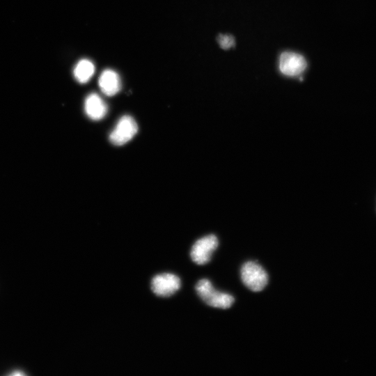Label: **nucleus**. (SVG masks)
Returning <instances> with one entry per match:
<instances>
[{"mask_svg": "<svg viewBox=\"0 0 376 376\" xmlns=\"http://www.w3.org/2000/svg\"><path fill=\"white\" fill-rule=\"evenodd\" d=\"M196 290L200 298L207 305L219 308H228L234 302V297L228 294L216 290L207 279L200 280Z\"/></svg>", "mask_w": 376, "mask_h": 376, "instance_id": "nucleus-1", "label": "nucleus"}, {"mask_svg": "<svg viewBox=\"0 0 376 376\" xmlns=\"http://www.w3.org/2000/svg\"><path fill=\"white\" fill-rule=\"evenodd\" d=\"M241 279L244 284L253 292L263 290L267 284L268 276L265 270L253 261L245 263L241 268Z\"/></svg>", "mask_w": 376, "mask_h": 376, "instance_id": "nucleus-2", "label": "nucleus"}, {"mask_svg": "<svg viewBox=\"0 0 376 376\" xmlns=\"http://www.w3.org/2000/svg\"><path fill=\"white\" fill-rule=\"evenodd\" d=\"M138 126L130 116H122L109 134L111 143L115 146H122L130 141L137 133Z\"/></svg>", "mask_w": 376, "mask_h": 376, "instance_id": "nucleus-3", "label": "nucleus"}, {"mask_svg": "<svg viewBox=\"0 0 376 376\" xmlns=\"http://www.w3.org/2000/svg\"><path fill=\"white\" fill-rule=\"evenodd\" d=\"M218 246V240L214 235H209L198 240L192 246L190 256L191 260L198 265L208 263L212 253Z\"/></svg>", "mask_w": 376, "mask_h": 376, "instance_id": "nucleus-4", "label": "nucleus"}, {"mask_svg": "<svg viewBox=\"0 0 376 376\" xmlns=\"http://www.w3.org/2000/svg\"><path fill=\"white\" fill-rule=\"evenodd\" d=\"M180 279L175 274L163 273L152 278L151 289L159 297L171 296L180 288Z\"/></svg>", "mask_w": 376, "mask_h": 376, "instance_id": "nucleus-5", "label": "nucleus"}, {"mask_svg": "<svg viewBox=\"0 0 376 376\" xmlns=\"http://www.w3.org/2000/svg\"><path fill=\"white\" fill-rule=\"evenodd\" d=\"M306 65L304 57L299 54L285 52L280 56L279 70L284 75H299L305 70Z\"/></svg>", "mask_w": 376, "mask_h": 376, "instance_id": "nucleus-6", "label": "nucleus"}, {"mask_svg": "<svg viewBox=\"0 0 376 376\" xmlns=\"http://www.w3.org/2000/svg\"><path fill=\"white\" fill-rule=\"evenodd\" d=\"M84 110L91 120H99L106 116L108 107L99 95L92 93L85 99Z\"/></svg>", "mask_w": 376, "mask_h": 376, "instance_id": "nucleus-7", "label": "nucleus"}, {"mask_svg": "<svg viewBox=\"0 0 376 376\" xmlns=\"http://www.w3.org/2000/svg\"><path fill=\"white\" fill-rule=\"evenodd\" d=\"M101 91L107 96H113L118 93L121 88L119 75L113 70H104L98 79Z\"/></svg>", "mask_w": 376, "mask_h": 376, "instance_id": "nucleus-8", "label": "nucleus"}, {"mask_svg": "<svg viewBox=\"0 0 376 376\" xmlns=\"http://www.w3.org/2000/svg\"><path fill=\"white\" fill-rule=\"evenodd\" d=\"M95 72L94 64L88 59L80 60L75 65L73 71L76 80L81 83L88 82Z\"/></svg>", "mask_w": 376, "mask_h": 376, "instance_id": "nucleus-9", "label": "nucleus"}, {"mask_svg": "<svg viewBox=\"0 0 376 376\" xmlns=\"http://www.w3.org/2000/svg\"><path fill=\"white\" fill-rule=\"evenodd\" d=\"M217 40L221 47L225 49L232 47L235 44L233 37L229 35H219Z\"/></svg>", "mask_w": 376, "mask_h": 376, "instance_id": "nucleus-10", "label": "nucleus"}, {"mask_svg": "<svg viewBox=\"0 0 376 376\" xmlns=\"http://www.w3.org/2000/svg\"><path fill=\"white\" fill-rule=\"evenodd\" d=\"M24 375L25 374L21 370H14L13 373L10 374V375H13V376H21V375Z\"/></svg>", "mask_w": 376, "mask_h": 376, "instance_id": "nucleus-11", "label": "nucleus"}]
</instances>
